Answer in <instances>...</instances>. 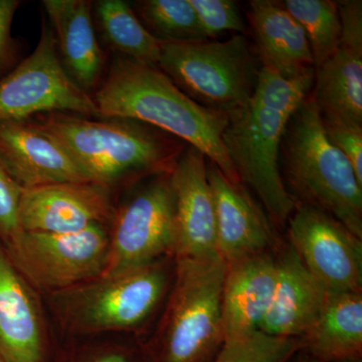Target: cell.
I'll return each mask as SVG.
<instances>
[{"label":"cell","instance_id":"1","mask_svg":"<svg viewBox=\"0 0 362 362\" xmlns=\"http://www.w3.org/2000/svg\"><path fill=\"white\" fill-rule=\"evenodd\" d=\"M314 70L294 77L261 66L254 94L228 113L223 141L240 182L251 188L269 220L283 228L297 206L279 168L286 128L298 107L310 94Z\"/></svg>","mask_w":362,"mask_h":362},{"label":"cell","instance_id":"2","mask_svg":"<svg viewBox=\"0 0 362 362\" xmlns=\"http://www.w3.org/2000/svg\"><path fill=\"white\" fill-rule=\"evenodd\" d=\"M99 118L132 119L199 150L230 182H240L223 141L228 114L190 99L159 70L118 56L93 95Z\"/></svg>","mask_w":362,"mask_h":362},{"label":"cell","instance_id":"3","mask_svg":"<svg viewBox=\"0 0 362 362\" xmlns=\"http://www.w3.org/2000/svg\"><path fill=\"white\" fill-rule=\"evenodd\" d=\"M30 120L65 147L92 182L108 188L133 178L169 175L187 147L175 136L132 119L52 112Z\"/></svg>","mask_w":362,"mask_h":362},{"label":"cell","instance_id":"4","mask_svg":"<svg viewBox=\"0 0 362 362\" xmlns=\"http://www.w3.org/2000/svg\"><path fill=\"white\" fill-rule=\"evenodd\" d=\"M281 150L297 204L321 209L362 239V185L326 134L310 94L290 119Z\"/></svg>","mask_w":362,"mask_h":362},{"label":"cell","instance_id":"5","mask_svg":"<svg viewBox=\"0 0 362 362\" xmlns=\"http://www.w3.org/2000/svg\"><path fill=\"white\" fill-rule=\"evenodd\" d=\"M220 256L175 258L173 284L157 333L158 362H211L225 342Z\"/></svg>","mask_w":362,"mask_h":362},{"label":"cell","instance_id":"6","mask_svg":"<svg viewBox=\"0 0 362 362\" xmlns=\"http://www.w3.org/2000/svg\"><path fill=\"white\" fill-rule=\"evenodd\" d=\"M261 66L245 35L223 42H163L157 65L190 99L226 114L249 101Z\"/></svg>","mask_w":362,"mask_h":362},{"label":"cell","instance_id":"7","mask_svg":"<svg viewBox=\"0 0 362 362\" xmlns=\"http://www.w3.org/2000/svg\"><path fill=\"white\" fill-rule=\"evenodd\" d=\"M52 112L99 118L94 98L64 68L54 30L42 16L35 51L0 80V122L28 120Z\"/></svg>","mask_w":362,"mask_h":362},{"label":"cell","instance_id":"8","mask_svg":"<svg viewBox=\"0 0 362 362\" xmlns=\"http://www.w3.org/2000/svg\"><path fill=\"white\" fill-rule=\"evenodd\" d=\"M169 284L162 259L148 265L62 292L64 313L74 327L101 331L131 330L153 313Z\"/></svg>","mask_w":362,"mask_h":362},{"label":"cell","instance_id":"9","mask_svg":"<svg viewBox=\"0 0 362 362\" xmlns=\"http://www.w3.org/2000/svg\"><path fill=\"white\" fill-rule=\"evenodd\" d=\"M6 245L11 263L28 282L49 291L66 292L101 277L109 232L105 225L71 233L21 230Z\"/></svg>","mask_w":362,"mask_h":362},{"label":"cell","instance_id":"10","mask_svg":"<svg viewBox=\"0 0 362 362\" xmlns=\"http://www.w3.org/2000/svg\"><path fill=\"white\" fill-rule=\"evenodd\" d=\"M106 264L101 277H111L148 265L163 257L175 258V201L169 175L154 176L114 211Z\"/></svg>","mask_w":362,"mask_h":362},{"label":"cell","instance_id":"11","mask_svg":"<svg viewBox=\"0 0 362 362\" xmlns=\"http://www.w3.org/2000/svg\"><path fill=\"white\" fill-rule=\"evenodd\" d=\"M290 246L329 292H362V239L329 214L297 204L288 220Z\"/></svg>","mask_w":362,"mask_h":362},{"label":"cell","instance_id":"12","mask_svg":"<svg viewBox=\"0 0 362 362\" xmlns=\"http://www.w3.org/2000/svg\"><path fill=\"white\" fill-rule=\"evenodd\" d=\"M115 209L110 188L94 182H66L23 188L20 226L25 232L71 233L110 223Z\"/></svg>","mask_w":362,"mask_h":362},{"label":"cell","instance_id":"13","mask_svg":"<svg viewBox=\"0 0 362 362\" xmlns=\"http://www.w3.org/2000/svg\"><path fill=\"white\" fill-rule=\"evenodd\" d=\"M169 182L175 201V259L218 256L216 206L206 156L194 147H187L169 173Z\"/></svg>","mask_w":362,"mask_h":362},{"label":"cell","instance_id":"14","mask_svg":"<svg viewBox=\"0 0 362 362\" xmlns=\"http://www.w3.org/2000/svg\"><path fill=\"white\" fill-rule=\"evenodd\" d=\"M0 164L23 188L92 182L65 147L30 119L0 122Z\"/></svg>","mask_w":362,"mask_h":362},{"label":"cell","instance_id":"15","mask_svg":"<svg viewBox=\"0 0 362 362\" xmlns=\"http://www.w3.org/2000/svg\"><path fill=\"white\" fill-rule=\"evenodd\" d=\"M207 177L216 206V252L226 265L270 251L271 221L243 183L230 182L209 161Z\"/></svg>","mask_w":362,"mask_h":362},{"label":"cell","instance_id":"16","mask_svg":"<svg viewBox=\"0 0 362 362\" xmlns=\"http://www.w3.org/2000/svg\"><path fill=\"white\" fill-rule=\"evenodd\" d=\"M226 266L221 293L225 341L259 330L278 279L277 259L270 251Z\"/></svg>","mask_w":362,"mask_h":362},{"label":"cell","instance_id":"17","mask_svg":"<svg viewBox=\"0 0 362 362\" xmlns=\"http://www.w3.org/2000/svg\"><path fill=\"white\" fill-rule=\"evenodd\" d=\"M276 259L277 284L259 330L272 337L302 338L315 322L329 291L307 270L291 246Z\"/></svg>","mask_w":362,"mask_h":362},{"label":"cell","instance_id":"18","mask_svg":"<svg viewBox=\"0 0 362 362\" xmlns=\"http://www.w3.org/2000/svg\"><path fill=\"white\" fill-rule=\"evenodd\" d=\"M45 18L54 30L64 68L85 92L97 89L104 73L89 0H44Z\"/></svg>","mask_w":362,"mask_h":362},{"label":"cell","instance_id":"19","mask_svg":"<svg viewBox=\"0 0 362 362\" xmlns=\"http://www.w3.org/2000/svg\"><path fill=\"white\" fill-rule=\"evenodd\" d=\"M40 312L26 280L0 249V359L42 362Z\"/></svg>","mask_w":362,"mask_h":362},{"label":"cell","instance_id":"20","mask_svg":"<svg viewBox=\"0 0 362 362\" xmlns=\"http://www.w3.org/2000/svg\"><path fill=\"white\" fill-rule=\"evenodd\" d=\"M247 18L256 37L262 66L285 77L314 70L313 54L306 33L279 2L252 0Z\"/></svg>","mask_w":362,"mask_h":362},{"label":"cell","instance_id":"21","mask_svg":"<svg viewBox=\"0 0 362 362\" xmlns=\"http://www.w3.org/2000/svg\"><path fill=\"white\" fill-rule=\"evenodd\" d=\"M317 362H334L362 354V292H328L322 310L301 338Z\"/></svg>","mask_w":362,"mask_h":362},{"label":"cell","instance_id":"22","mask_svg":"<svg viewBox=\"0 0 362 362\" xmlns=\"http://www.w3.org/2000/svg\"><path fill=\"white\" fill-rule=\"evenodd\" d=\"M314 71L310 95L321 115L362 125V45L340 42Z\"/></svg>","mask_w":362,"mask_h":362},{"label":"cell","instance_id":"23","mask_svg":"<svg viewBox=\"0 0 362 362\" xmlns=\"http://www.w3.org/2000/svg\"><path fill=\"white\" fill-rule=\"evenodd\" d=\"M93 6L98 28L110 49L137 63L158 65L163 42L145 28L129 4L99 0Z\"/></svg>","mask_w":362,"mask_h":362},{"label":"cell","instance_id":"24","mask_svg":"<svg viewBox=\"0 0 362 362\" xmlns=\"http://www.w3.org/2000/svg\"><path fill=\"white\" fill-rule=\"evenodd\" d=\"M133 9L145 28L162 42L207 40L190 0H141Z\"/></svg>","mask_w":362,"mask_h":362},{"label":"cell","instance_id":"25","mask_svg":"<svg viewBox=\"0 0 362 362\" xmlns=\"http://www.w3.org/2000/svg\"><path fill=\"white\" fill-rule=\"evenodd\" d=\"M306 33L314 59V70L330 58L339 47L341 23L337 1L284 0L279 2Z\"/></svg>","mask_w":362,"mask_h":362},{"label":"cell","instance_id":"26","mask_svg":"<svg viewBox=\"0 0 362 362\" xmlns=\"http://www.w3.org/2000/svg\"><path fill=\"white\" fill-rule=\"evenodd\" d=\"M302 349L301 338L272 337L258 330L226 340L211 362H289Z\"/></svg>","mask_w":362,"mask_h":362},{"label":"cell","instance_id":"27","mask_svg":"<svg viewBox=\"0 0 362 362\" xmlns=\"http://www.w3.org/2000/svg\"><path fill=\"white\" fill-rule=\"evenodd\" d=\"M202 32L207 37L223 33L245 35L246 26L237 4L232 0H190Z\"/></svg>","mask_w":362,"mask_h":362},{"label":"cell","instance_id":"28","mask_svg":"<svg viewBox=\"0 0 362 362\" xmlns=\"http://www.w3.org/2000/svg\"><path fill=\"white\" fill-rule=\"evenodd\" d=\"M331 142L349 159L362 185V125L321 115Z\"/></svg>","mask_w":362,"mask_h":362},{"label":"cell","instance_id":"29","mask_svg":"<svg viewBox=\"0 0 362 362\" xmlns=\"http://www.w3.org/2000/svg\"><path fill=\"white\" fill-rule=\"evenodd\" d=\"M21 192L23 187L0 164V238L6 244L21 232L18 218Z\"/></svg>","mask_w":362,"mask_h":362},{"label":"cell","instance_id":"30","mask_svg":"<svg viewBox=\"0 0 362 362\" xmlns=\"http://www.w3.org/2000/svg\"><path fill=\"white\" fill-rule=\"evenodd\" d=\"M20 0H0V80L21 61L20 47L13 37V23Z\"/></svg>","mask_w":362,"mask_h":362},{"label":"cell","instance_id":"31","mask_svg":"<svg viewBox=\"0 0 362 362\" xmlns=\"http://www.w3.org/2000/svg\"><path fill=\"white\" fill-rule=\"evenodd\" d=\"M94 362H128V361L122 354H113L100 357V358H98Z\"/></svg>","mask_w":362,"mask_h":362},{"label":"cell","instance_id":"32","mask_svg":"<svg viewBox=\"0 0 362 362\" xmlns=\"http://www.w3.org/2000/svg\"><path fill=\"white\" fill-rule=\"evenodd\" d=\"M289 362H317L315 359L312 358L309 354H307L303 349L301 351L298 352L296 356L293 357L291 361Z\"/></svg>","mask_w":362,"mask_h":362},{"label":"cell","instance_id":"33","mask_svg":"<svg viewBox=\"0 0 362 362\" xmlns=\"http://www.w3.org/2000/svg\"><path fill=\"white\" fill-rule=\"evenodd\" d=\"M334 362H362L361 356L352 357V358L343 359V361H338Z\"/></svg>","mask_w":362,"mask_h":362},{"label":"cell","instance_id":"34","mask_svg":"<svg viewBox=\"0 0 362 362\" xmlns=\"http://www.w3.org/2000/svg\"><path fill=\"white\" fill-rule=\"evenodd\" d=\"M0 362H4V361H2L1 359H0Z\"/></svg>","mask_w":362,"mask_h":362}]
</instances>
